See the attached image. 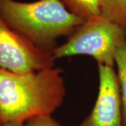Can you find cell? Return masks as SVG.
<instances>
[{
    "instance_id": "1",
    "label": "cell",
    "mask_w": 126,
    "mask_h": 126,
    "mask_svg": "<svg viewBox=\"0 0 126 126\" xmlns=\"http://www.w3.org/2000/svg\"><path fill=\"white\" fill-rule=\"evenodd\" d=\"M62 72L55 67L24 73L0 69V124L51 115L66 96Z\"/></svg>"
},
{
    "instance_id": "2",
    "label": "cell",
    "mask_w": 126,
    "mask_h": 126,
    "mask_svg": "<svg viewBox=\"0 0 126 126\" xmlns=\"http://www.w3.org/2000/svg\"><path fill=\"white\" fill-rule=\"evenodd\" d=\"M0 16L11 29L50 52L59 37L71 36L86 21L70 12L60 0H0Z\"/></svg>"
},
{
    "instance_id": "3",
    "label": "cell",
    "mask_w": 126,
    "mask_h": 126,
    "mask_svg": "<svg viewBox=\"0 0 126 126\" xmlns=\"http://www.w3.org/2000/svg\"><path fill=\"white\" fill-rule=\"evenodd\" d=\"M126 40V30L101 16L86 20L69 39L51 51L54 60L74 55H88L110 67L115 64V53Z\"/></svg>"
},
{
    "instance_id": "4",
    "label": "cell",
    "mask_w": 126,
    "mask_h": 126,
    "mask_svg": "<svg viewBox=\"0 0 126 126\" xmlns=\"http://www.w3.org/2000/svg\"><path fill=\"white\" fill-rule=\"evenodd\" d=\"M51 52L39 48L9 27L0 16V69L16 73L54 67Z\"/></svg>"
},
{
    "instance_id": "5",
    "label": "cell",
    "mask_w": 126,
    "mask_h": 126,
    "mask_svg": "<svg viewBox=\"0 0 126 126\" xmlns=\"http://www.w3.org/2000/svg\"><path fill=\"white\" fill-rule=\"evenodd\" d=\"M99 91L96 103L80 126H122V102L113 68L98 64Z\"/></svg>"
},
{
    "instance_id": "6",
    "label": "cell",
    "mask_w": 126,
    "mask_h": 126,
    "mask_svg": "<svg viewBox=\"0 0 126 126\" xmlns=\"http://www.w3.org/2000/svg\"><path fill=\"white\" fill-rule=\"evenodd\" d=\"M67 9L85 20L101 14V0H60Z\"/></svg>"
},
{
    "instance_id": "7",
    "label": "cell",
    "mask_w": 126,
    "mask_h": 126,
    "mask_svg": "<svg viewBox=\"0 0 126 126\" xmlns=\"http://www.w3.org/2000/svg\"><path fill=\"white\" fill-rule=\"evenodd\" d=\"M100 16L126 30V0H101Z\"/></svg>"
},
{
    "instance_id": "8",
    "label": "cell",
    "mask_w": 126,
    "mask_h": 126,
    "mask_svg": "<svg viewBox=\"0 0 126 126\" xmlns=\"http://www.w3.org/2000/svg\"><path fill=\"white\" fill-rule=\"evenodd\" d=\"M114 59L118 67L117 77L121 96L122 121L123 126H126V40L118 47Z\"/></svg>"
},
{
    "instance_id": "9",
    "label": "cell",
    "mask_w": 126,
    "mask_h": 126,
    "mask_svg": "<svg viewBox=\"0 0 126 126\" xmlns=\"http://www.w3.org/2000/svg\"><path fill=\"white\" fill-rule=\"evenodd\" d=\"M25 126H62L53 119L51 115L33 118L26 122Z\"/></svg>"
},
{
    "instance_id": "10",
    "label": "cell",
    "mask_w": 126,
    "mask_h": 126,
    "mask_svg": "<svg viewBox=\"0 0 126 126\" xmlns=\"http://www.w3.org/2000/svg\"><path fill=\"white\" fill-rule=\"evenodd\" d=\"M0 126H25L24 123H15V122H9V123H1Z\"/></svg>"
}]
</instances>
